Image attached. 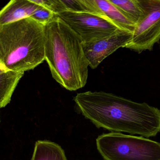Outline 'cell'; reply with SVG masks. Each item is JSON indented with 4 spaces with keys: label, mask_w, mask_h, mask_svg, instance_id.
I'll return each instance as SVG.
<instances>
[{
    "label": "cell",
    "mask_w": 160,
    "mask_h": 160,
    "mask_svg": "<svg viewBox=\"0 0 160 160\" xmlns=\"http://www.w3.org/2000/svg\"><path fill=\"white\" fill-rule=\"evenodd\" d=\"M74 100L81 112L98 128L150 137L160 132V110L103 91L78 93Z\"/></svg>",
    "instance_id": "6da1fadb"
},
{
    "label": "cell",
    "mask_w": 160,
    "mask_h": 160,
    "mask_svg": "<svg viewBox=\"0 0 160 160\" xmlns=\"http://www.w3.org/2000/svg\"><path fill=\"white\" fill-rule=\"evenodd\" d=\"M96 145L105 160H160V143L142 136L105 133L97 138Z\"/></svg>",
    "instance_id": "277c9868"
},
{
    "label": "cell",
    "mask_w": 160,
    "mask_h": 160,
    "mask_svg": "<svg viewBox=\"0 0 160 160\" xmlns=\"http://www.w3.org/2000/svg\"><path fill=\"white\" fill-rule=\"evenodd\" d=\"M45 60L53 78L70 91L87 82L89 63L81 38L58 15L45 25Z\"/></svg>",
    "instance_id": "7a4b0ae2"
},
{
    "label": "cell",
    "mask_w": 160,
    "mask_h": 160,
    "mask_svg": "<svg viewBox=\"0 0 160 160\" xmlns=\"http://www.w3.org/2000/svg\"><path fill=\"white\" fill-rule=\"evenodd\" d=\"M132 33L120 30L110 36L89 43H83L85 57L92 69H95L109 55L131 40Z\"/></svg>",
    "instance_id": "52a82bcc"
},
{
    "label": "cell",
    "mask_w": 160,
    "mask_h": 160,
    "mask_svg": "<svg viewBox=\"0 0 160 160\" xmlns=\"http://www.w3.org/2000/svg\"><path fill=\"white\" fill-rule=\"evenodd\" d=\"M57 16V14L50 9L40 6L31 18L38 22L45 25Z\"/></svg>",
    "instance_id": "4fadbf2b"
},
{
    "label": "cell",
    "mask_w": 160,
    "mask_h": 160,
    "mask_svg": "<svg viewBox=\"0 0 160 160\" xmlns=\"http://www.w3.org/2000/svg\"><path fill=\"white\" fill-rule=\"evenodd\" d=\"M45 60V25L29 18L0 25V68L24 72Z\"/></svg>",
    "instance_id": "3957f363"
},
{
    "label": "cell",
    "mask_w": 160,
    "mask_h": 160,
    "mask_svg": "<svg viewBox=\"0 0 160 160\" xmlns=\"http://www.w3.org/2000/svg\"><path fill=\"white\" fill-rule=\"evenodd\" d=\"M32 160H67L60 146L49 141L36 142Z\"/></svg>",
    "instance_id": "8fae6325"
},
{
    "label": "cell",
    "mask_w": 160,
    "mask_h": 160,
    "mask_svg": "<svg viewBox=\"0 0 160 160\" xmlns=\"http://www.w3.org/2000/svg\"><path fill=\"white\" fill-rule=\"evenodd\" d=\"M57 15L80 37L83 43L105 38L122 30L107 19L90 12L65 10Z\"/></svg>",
    "instance_id": "8992f818"
},
{
    "label": "cell",
    "mask_w": 160,
    "mask_h": 160,
    "mask_svg": "<svg viewBox=\"0 0 160 160\" xmlns=\"http://www.w3.org/2000/svg\"><path fill=\"white\" fill-rule=\"evenodd\" d=\"M36 4L44 7L58 15L63 11L67 10L65 6L60 0H28Z\"/></svg>",
    "instance_id": "5bb4252c"
},
{
    "label": "cell",
    "mask_w": 160,
    "mask_h": 160,
    "mask_svg": "<svg viewBox=\"0 0 160 160\" xmlns=\"http://www.w3.org/2000/svg\"><path fill=\"white\" fill-rule=\"evenodd\" d=\"M93 14L99 15L119 28L133 33L135 24L126 17L109 0H84Z\"/></svg>",
    "instance_id": "ba28073f"
},
{
    "label": "cell",
    "mask_w": 160,
    "mask_h": 160,
    "mask_svg": "<svg viewBox=\"0 0 160 160\" xmlns=\"http://www.w3.org/2000/svg\"><path fill=\"white\" fill-rule=\"evenodd\" d=\"M24 72L0 68V108L10 102L13 92Z\"/></svg>",
    "instance_id": "30bf717a"
},
{
    "label": "cell",
    "mask_w": 160,
    "mask_h": 160,
    "mask_svg": "<svg viewBox=\"0 0 160 160\" xmlns=\"http://www.w3.org/2000/svg\"><path fill=\"white\" fill-rule=\"evenodd\" d=\"M142 11L131 40L124 48L138 53L151 51L160 39V0H135Z\"/></svg>",
    "instance_id": "5b68a950"
},
{
    "label": "cell",
    "mask_w": 160,
    "mask_h": 160,
    "mask_svg": "<svg viewBox=\"0 0 160 160\" xmlns=\"http://www.w3.org/2000/svg\"><path fill=\"white\" fill-rule=\"evenodd\" d=\"M60 1L65 6L67 10L92 13L91 9L84 0H60Z\"/></svg>",
    "instance_id": "9a60e30c"
},
{
    "label": "cell",
    "mask_w": 160,
    "mask_h": 160,
    "mask_svg": "<svg viewBox=\"0 0 160 160\" xmlns=\"http://www.w3.org/2000/svg\"><path fill=\"white\" fill-rule=\"evenodd\" d=\"M40 6L28 0H10L0 13V25L31 18Z\"/></svg>",
    "instance_id": "9c48e42d"
},
{
    "label": "cell",
    "mask_w": 160,
    "mask_h": 160,
    "mask_svg": "<svg viewBox=\"0 0 160 160\" xmlns=\"http://www.w3.org/2000/svg\"><path fill=\"white\" fill-rule=\"evenodd\" d=\"M133 23L138 22L142 17V11L135 0H109Z\"/></svg>",
    "instance_id": "7c38bea8"
}]
</instances>
